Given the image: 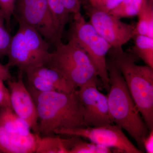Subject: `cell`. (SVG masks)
Instances as JSON below:
<instances>
[{"instance_id": "cell-1", "label": "cell", "mask_w": 153, "mask_h": 153, "mask_svg": "<svg viewBox=\"0 0 153 153\" xmlns=\"http://www.w3.org/2000/svg\"><path fill=\"white\" fill-rule=\"evenodd\" d=\"M27 88L37 108L39 134L52 135L58 130L85 127L76 89L65 93L41 92L30 85Z\"/></svg>"}, {"instance_id": "cell-2", "label": "cell", "mask_w": 153, "mask_h": 153, "mask_svg": "<svg viewBox=\"0 0 153 153\" xmlns=\"http://www.w3.org/2000/svg\"><path fill=\"white\" fill-rule=\"evenodd\" d=\"M109 88L107 96L110 119L125 130L144 152L143 142L149 131L132 97L122 74L111 59L107 61Z\"/></svg>"}, {"instance_id": "cell-3", "label": "cell", "mask_w": 153, "mask_h": 153, "mask_svg": "<svg viewBox=\"0 0 153 153\" xmlns=\"http://www.w3.org/2000/svg\"><path fill=\"white\" fill-rule=\"evenodd\" d=\"M110 59L120 71L149 131L153 130V68L137 65L138 57L122 48H111Z\"/></svg>"}, {"instance_id": "cell-4", "label": "cell", "mask_w": 153, "mask_h": 153, "mask_svg": "<svg viewBox=\"0 0 153 153\" xmlns=\"http://www.w3.org/2000/svg\"><path fill=\"white\" fill-rule=\"evenodd\" d=\"M44 66L60 73L75 88L98 81L95 66L84 50L68 41L57 43Z\"/></svg>"}, {"instance_id": "cell-5", "label": "cell", "mask_w": 153, "mask_h": 153, "mask_svg": "<svg viewBox=\"0 0 153 153\" xmlns=\"http://www.w3.org/2000/svg\"><path fill=\"white\" fill-rule=\"evenodd\" d=\"M18 31L12 37L8 52L6 66L16 67L25 71L44 66L50 55V44L34 28L22 22H18Z\"/></svg>"}, {"instance_id": "cell-6", "label": "cell", "mask_w": 153, "mask_h": 153, "mask_svg": "<svg viewBox=\"0 0 153 153\" xmlns=\"http://www.w3.org/2000/svg\"><path fill=\"white\" fill-rule=\"evenodd\" d=\"M68 41L81 48L92 61L98 76L107 90L109 88V76L106 56L111 46L87 22L81 12L73 15L69 31Z\"/></svg>"}, {"instance_id": "cell-7", "label": "cell", "mask_w": 153, "mask_h": 153, "mask_svg": "<svg viewBox=\"0 0 153 153\" xmlns=\"http://www.w3.org/2000/svg\"><path fill=\"white\" fill-rule=\"evenodd\" d=\"M18 22L31 26L50 45L61 41L58 37L47 0H16L13 15Z\"/></svg>"}, {"instance_id": "cell-8", "label": "cell", "mask_w": 153, "mask_h": 153, "mask_svg": "<svg viewBox=\"0 0 153 153\" xmlns=\"http://www.w3.org/2000/svg\"><path fill=\"white\" fill-rule=\"evenodd\" d=\"M54 134L85 138L91 142L114 149L117 152H144L128 138L122 129L113 124L94 127L62 129L56 131Z\"/></svg>"}, {"instance_id": "cell-9", "label": "cell", "mask_w": 153, "mask_h": 153, "mask_svg": "<svg viewBox=\"0 0 153 153\" xmlns=\"http://www.w3.org/2000/svg\"><path fill=\"white\" fill-rule=\"evenodd\" d=\"M89 23L115 49L122 48L135 36V26L122 22L109 13L95 8L89 3L83 5Z\"/></svg>"}, {"instance_id": "cell-10", "label": "cell", "mask_w": 153, "mask_h": 153, "mask_svg": "<svg viewBox=\"0 0 153 153\" xmlns=\"http://www.w3.org/2000/svg\"><path fill=\"white\" fill-rule=\"evenodd\" d=\"M98 82L88 83L77 90L85 127H98L112 124L110 119L107 96L99 91Z\"/></svg>"}, {"instance_id": "cell-11", "label": "cell", "mask_w": 153, "mask_h": 153, "mask_svg": "<svg viewBox=\"0 0 153 153\" xmlns=\"http://www.w3.org/2000/svg\"><path fill=\"white\" fill-rule=\"evenodd\" d=\"M7 82L12 109L27 122L33 133L39 134L37 108L33 97L24 83L23 72L20 71L18 79H12Z\"/></svg>"}, {"instance_id": "cell-12", "label": "cell", "mask_w": 153, "mask_h": 153, "mask_svg": "<svg viewBox=\"0 0 153 153\" xmlns=\"http://www.w3.org/2000/svg\"><path fill=\"white\" fill-rule=\"evenodd\" d=\"M40 135L27 136L13 133L0 123V153H36Z\"/></svg>"}, {"instance_id": "cell-13", "label": "cell", "mask_w": 153, "mask_h": 153, "mask_svg": "<svg viewBox=\"0 0 153 153\" xmlns=\"http://www.w3.org/2000/svg\"><path fill=\"white\" fill-rule=\"evenodd\" d=\"M0 123L13 133L27 136L32 133L27 122L16 114L10 106L0 107Z\"/></svg>"}, {"instance_id": "cell-14", "label": "cell", "mask_w": 153, "mask_h": 153, "mask_svg": "<svg viewBox=\"0 0 153 153\" xmlns=\"http://www.w3.org/2000/svg\"><path fill=\"white\" fill-rule=\"evenodd\" d=\"M36 74L47 80L57 91L71 93L76 90L71 82L54 69L45 66L31 68Z\"/></svg>"}, {"instance_id": "cell-15", "label": "cell", "mask_w": 153, "mask_h": 153, "mask_svg": "<svg viewBox=\"0 0 153 153\" xmlns=\"http://www.w3.org/2000/svg\"><path fill=\"white\" fill-rule=\"evenodd\" d=\"M137 16L138 20L135 26V35L153 38V0H146Z\"/></svg>"}, {"instance_id": "cell-16", "label": "cell", "mask_w": 153, "mask_h": 153, "mask_svg": "<svg viewBox=\"0 0 153 153\" xmlns=\"http://www.w3.org/2000/svg\"><path fill=\"white\" fill-rule=\"evenodd\" d=\"M58 37L61 39L66 25L70 20V14L64 7L62 0H47Z\"/></svg>"}, {"instance_id": "cell-17", "label": "cell", "mask_w": 153, "mask_h": 153, "mask_svg": "<svg viewBox=\"0 0 153 153\" xmlns=\"http://www.w3.org/2000/svg\"><path fill=\"white\" fill-rule=\"evenodd\" d=\"M134 38L133 54L153 68V38L141 35H135Z\"/></svg>"}, {"instance_id": "cell-18", "label": "cell", "mask_w": 153, "mask_h": 153, "mask_svg": "<svg viewBox=\"0 0 153 153\" xmlns=\"http://www.w3.org/2000/svg\"><path fill=\"white\" fill-rule=\"evenodd\" d=\"M36 153H68V138L53 135L41 137Z\"/></svg>"}, {"instance_id": "cell-19", "label": "cell", "mask_w": 153, "mask_h": 153, "mask_svg": "<svg viewBox=\"0 0 153 153\" xmlns=\"http://www.w3.org/2000/svg\"><path fill=\"white\" fill-rule=\"evenodd\" d=\"M110 148L82 140L79 137L72 136L70 138L69 153H110Z\"/></svg>"}, {"instance_id": "cell-20", "label": "cell", "mask_w": 153, "mask_h": 153, "mask_svg": "<svg viewBox=\"0 0 153 153\" xmlns=\"http://www.w3.org/2000/svg\"><path fill=\"white\" fill-rule=\"evenodd\" d=\"M145 1L146 0H123L109 13L119 19L135 16H137Z\"/></svg>"}, {"instance_id": "cell-21", "label": "cell", "mask_w": 153, "mask_h": 153, "mask_svg": "<svg viewBox=\"0 0 153 153\" xmlns=\"http://www.w3.org/2000/svg\"><path fill=\"white\" fill-rule=\"evenodd\" d=\"M27 75L29 85L41 92L56 91L54 87L47 80L39 76L32 69L25 71Z\"/></svg>"}, {"instance_id": "cell-22", "label": "cell", "mask_w": 153, "mask_h": 153, "mask_svg": "<svg viewBox=\"0 0 153 153\" xmlns=\"http://www.w3.org/2000/svg\"><path fill=\"white\" fill-rule=\"evenodd\" d=\"M4 13L0 9V57L7 56L12 36L6 26Z\"/></svg>"}, {"instance_id": "cell-23", "label": "cell", "mask_w": 153, "mask_h": 153, "mask_svg": "<svg viewBox=\"0 0 153 153\" xmlns=\"http://www.w3.org/2000/svg\"><path fill=\"white\" fill-rule=\"evenodd\" d=\"M123 0H89L88 3L94 7L109 13L122 2Z\"/></svg>"}, {"instance_id": "cell-24", "label": "cell", "mask_w": 153, "mask_h": 153, "mask_svg": "<svg viewBox=\"0 0 153 153\" xmlns=\"http://www.w3.org/2000/svg\"><path fill=\"white\" fill-rule=\"evenodd\" d=\"M16 0H0V9L4 13L8 30H10L11 19L13 15Z\"/></svg>"}, {"instance_id": "cell-25", "label": "cell", "mask_w": 153, "mask_h": 153, "mask_svg": "<svg viewBox=\"0 0 153 153\" xmlns=\"http://www.w3.org/2000/svg\"><path fill=\"white\" fill-rule=\"evenodd\" d=\"M66 11L69 14L80 13L81 7L88 2V0H62Z\"/></svg>"}, {"instance_id": "cell-26", "label": "cell", "mask_w": 153, "mask_h": 153, "mask_svg": "<svg viewBox=\"0 0 153 153\" xmlns=\"http://www.w3.org/2000/svg\"><path fill=\"white\" fill-rule=\"evenodd\" d=\"M0 79V107L3 106H11L9 89Z\"/></svg>"}, {"instance_id": "cell-27", "label": "cell", "mask_w": 153, "mask_h": 153, "mask_svg": "<svg viewBox=\"0 0 153 153\" xmlns=\"http://www.w3.org/2000/svg\"><path fill=\"white\" fill-rule=\"evenodd\" d=\"M143 146L147 153H153V130L149 131L147 136L144 140Z\"/></svg>"}, {"instance_id": "cell-28", "label": "cell", "mask_w": 153, "mask_h": 153, "mask_svg": "<svg viewBox=\"0 0 153 153\" xmlns=\"http://www.w3.org/2000/svg\"><path fill=\"white\" fill-rule=\"evenodd\" d=\"M0 79L4 81L12 79V75L10 71V68L6 65L0 63Z\"/></svg>"}, {"instance_id": "cell-29", "label": "cell", "mask_w": 153, "mask_h": 153, "mask_svg": "<svg viewBox=\"0 0 153 153\" xmlns=\"http://www.w3.org/2000/svg\"><path fill=\"white\" fill-rule=\"evenodd\" d=\"M88 1H89V0H88Z\"/></svg>"}]
</instances>
